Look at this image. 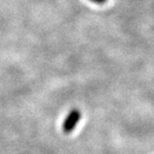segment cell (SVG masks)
<instances>
[{
    "label": "cell",
    "mask_w": 154,
    "mask_h": 154,
    "mask_svg": "<svg viewBox=\"0 0 154 154\" xmlns=\"http://www.w3.org/2000/svg\"><path fill=\"white\" fill-rule=\"evenodd\" d=\"M80 117H81V114H80L79 110L72 109L71 111L69 112V114L66 116V118L63 122V126H62L63 131L65 132V133H70V132L75 128L77 123L79 122Z\"/></svg>",
    "instance_id": "6da1fadb"
},
{
    "label": "cell",
    "mask_w": 154,
    "mask_h": 154,
    "mask_svg": "<svg viewBox=\"0 0 154 154\" xmlns=\"http://www.w3.org/2000/svg\"><path fill=\"white\" fill-rule=\"evenodd\" d=\"M91 1H93L95 3H104L106 0H91Z\"/></svg>",
    "instance_id": "7a4b0ae2"
}]
</instances>
